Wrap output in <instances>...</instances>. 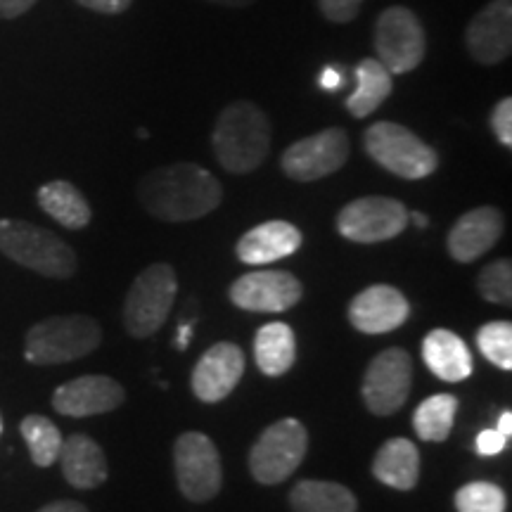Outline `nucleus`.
<instances>
[{"label":"nucleus","instance_id":"nucleus-1","mask_svg":"<svg viewBox=\"0 0 512 512\" xmlns=\"http://www.w3.org/2000/svg\"><path fill=\"white\" fill-rule=\"evenodd\" d=\"M138 200L152 219L185 223L209 216L223 202V188L204 166L181 162L159 166L143 176Z\"/></svg>","mask_w":512,"mask_h":512},{"label":"nucleus","instance_id":"nucleus-2","mask_svg":"<svg viewBox=\"0 0 512 512\" xmlns=\"http://www.w3.org/2000/svg\"><path fill=\"white\" fill-rule=\"evenodd\" d=\"M271 121L266 112L249 100L228 105L216 119L211 145L228 174H252L271 152Z\"/></svg>","mask_w":512,"mask_h":512},{"label":"nucleus","instance_id":"nucleus-3","mask_svg":"<svg viewBox=\"0 0 512 512\" xmlns=\"http://www.w3.org/2000/svg\"><path fill=\"white\" fill-rule=\"evenodd\" d=\"M102 328L91 316H50L31 325L24 337V358L34 366H60L93 354Z\"/></svg>","mask_w":512,"mask_h":512},{"label":"nucleus","instance_id":"nucleus-4","mask_svg":"<svg viewBox=\"0 0 512 512\" xmlns=\"http://www.w3.org/2000/svg\"><path fill=\"white\" fill-rule=\"evenodd\" d=\"M0 252L15 264L55 280L72 278L79 268L76 252L67 242L29 221L0 219Z\"/></svg>","mask_w":512,"mask_h":512},{"label":"nucleus","instance_id":"nucleus-5","mask_svg":"<svg viewBox=\"0 0 512 512\" xmlns=\"http://www.w3.org/2000/svg\"><path fill=\"white\" fill-rule=\"evenodd\" d=\"M363 150L389 174L420 181L439 169V155L434 147L415 136L411 128L394 121H375L363 133Z\"/></svg>","mask_w":512,"mask_h":512},{"label":"nucleus","instance_id":"nucleus-6","mask_svg":"<svg viewBox=\"0 0 512 512\" xmlns=\"http://www.w3.org/2000/svg\"><path fill=\"white\" fill-rule=\"evenodd\" d=\"M178 278L174 266L152 264L140 271L124 299V328L131 337H152L176 304Z\"/></svg>","mask_w":512,"mask_h":512},{"label":"nucleus","instance_id":"nucleus-7","mask_svg":"<svg viewBox=\"0 0 512 512\" xmlns=\"http://www.w3.org/2000/svg\"><path fill=\"white\" fill-rule=\"evenodd\" d=\"M309 451V432L297 418H283L268 425L249 451L247 465L259 484H283L299 470Z\"/></svg>","mask_w":512,"mask_h":512},{"label":"nucleus","instance_id":"nucleus-8","mask_svg":"<svg viewBox=\"0 0 512 512\" xmlns=\"http://www.w3.org/2000/svg\"><path fill=\"white\" fill-rule=\"evenodd\" d=\"M375 53L389 74H408L427 55V34L420 17L403 5L382 10L375 22Z\"/></svg>","mask_w":512,"mask_h":512},{"label":"nucleus","instance_id":"nucleus-9","mask_svg":"<svg viewBox=\"0 0 512 512\" xmlns=\"http://www.w3.org/2000/svg\"><path fill=\"white\" fill-rule=\"evenodd\" d=\"M178 491L192 503H209L223 486L219 448L202 432H183L174 444Z\"/></svg>","mask_w":512,"mask_h":512},{"label":"nucleus","instance_id":"nucleus-10","mask_svg":"<svg viewBox=\"0 0 512 512\" xmlns=\"http://www.w3.org/2000/svg\"><path fill=\"white\" fill-rule=\"evenodd\" d=\"M408 228L406 204L394 197L368 195L344 204L337 214V230L342 238L358 245H375L399 238Z\"/></svg>","mask_w":512,"mask_h":512},{"label":"nucleus","instance_id":"nucleus-11","mask_svg":"<svg viewBox=\"0 0 512 512\" xmlns=\"http://www.w3.org/2000/svg\"><path fill=\"white\" fill-rule=\"evenodd\" d=\"M413 382V358L406 349L392 347L377 354L363 375V403L373 415L387 418L408 401Z\"/></svg>","mask_w":512,"mask_h":512},{"label":"nucleus","instance_id":"nucleus-12","mask_svg":"<svg viewBox=\"0 0 512 512\" xmlns=\"http://www.w3.org/2000/svg\"><path fill=\"white\" fill-rule=\"evenodd\" d=\"M349 150V136L344 128H325L287 147L280 157V166L292 181L313 183L337 174L347 164Z\"/></svg>","mask_w":512,"mask_h":512},{"label":"nucleus","instance_id":"nucleus-13","mask_svg":"<svg viewBox=\"0 0 512 512\" xmlns=\"http://www.w3.org/2000/svg\"><path fill=\"white\" fill-rule=\"evenodd\" d=\"M230 302L256 313H283L302 302L304 285L290 271H252L230 285Z\"/></svg>","mask_w":512,"mask_h":512},{"label":"nucleus","instance_id":"nucleus-14","mask_svg":"<svg viewBox=\"0 0 512 512\" xmlns=\"http://www.w3.org/2000/svg\"><path fill=\"white\" fill-rule=\"evenodd\" d=\"M126 401L124 387L107 375H81L60 384L53 394L55 413L64 418H93L117 411Z\"/></svg>","mask_w":512,"mask_h":512},{"label":"nucleus","instance_id":"nucleus-15","mask_svg":"<svg viewBox=\"0 0 512 512\" xmlns=\"http://www.w3.org/2000/svg\"><path fill=\"white\" fill-rule=\"evenodd\" d=\"M245 375V354L238 344L219 342L204 351L192 368V394L202 403H219L233 394Z\"/></svg>","mask_w":512,"mask_h":512},{"label":"nucleus","instance_id":"nucleus-16","mask_svg":"<svg viewBox=\"0 0 512 512\" xmlns=\"http://www.w3.org/2000/svg\"><path fill=\"white\" fill-rule=\"evenodd\" d=\"M411 316V304L394 285H370L349 302V323L363 335L399 330Z\"/></svg>","mask_w":512,"mask_h":512},{"label":"nucleus","instance_id":"nucleus-17","mask_svg":"<svg viewBox=\"0 0 512 512\" xmlns=\"http://www.w3.org/2000/svg\"><path fill=\"white\" fill-rule=\"evenodd\" d=\"M465 46L475 62L491 64L503 62L512 50V3L510 0H491L465 29Z\"/></svg>","mask_w":512,"mask_h":512},{"label":"nucleus","instance_id":"nucleus-18","mask_svg":"<svg viewBox=\"0 0 512 512\" xmlns=\"http://www.w3.org/2000/svg\"><path fill=\"white\" fill-rule=\"evenodd\" d=\"M505 230L503 211L496 207H477L470 209L467 214L453 223L448 230L446 247L448 254L458 261V264H472V261L482 259L496 242L501 240Z\"/></svg>","mask_w":512,"mask_h":512},{"label":"nucleus","instance_id":"nucleus-19","mask_svg":"<svg viewBox=\"0 0 512 512\" xmlns=\"http://www.w3.org/2000/svg\"><path fill=\"white\" fill-rule=\"evenodd\" d=\"M302 247V233L287 221H266L238 240V259L247 266H266L287 259Z\"/></svg>","mask_w":512,"mask_h":512},{"label":"nucleus","instance_id":"nucleus-20","mask_svg":"<svg viewBox=\"0 0 512 512\" xmlns=\"http://www.w3.org/2000/svg\"><path fill=\"white\" fill-rule=\"evenodd\" d=\"M57 463L62 465V475L67 484L79 491L98 489L110 477L105 451L98 441L86 437V434H72V437L62 439Z\"/></svg>","mask_w":512,"mask_h":512},{"label":"nucleus","instance_id":"nucleus-21","mask_svg":"<svg viewBox=\"0 0 512 512\" xmlns=\"http://www.w3.org/2000/svg\"><path fill=\"white\" fill-rule=\"evenodd\" d=\"M425 366L444 382H463L472 375V354L456 332L437 328L422 342Z\"/></svg>","mask_w":512,"mask_h":512},{"label":"nucleus","instance_id":"nucleus-22","mask_svg":"<svg viewBox=\"0 0 512 512\" xmlns=\"http://www.w3.org/2000/svg\"><path fill=\"white\" fill-rule=\"evenodd\" d=\"M373 477L396 491H413L420 482V451L413 441H384L373 460Z\"/></svg>","mask_w":512,"mask_h":512},{"label":"nucleus","instance_id":"nucleus-23","mask_svg":"<svg viewBox=\"0 0 512 512\" xmlns=\"http://www.w3.org/2000/svg\"><path fill=\"white\" fill-rule=\"evenodd\" d=\"M38 207L67 230H83L93 219L86 195L69 181H50L36 192Z\"/></svg>","mask_w":512,"mask_h":512},{"label":"nucleus","instance_id":"nucleus-24","mask_svg":"<svg viewBox=\"0 0 512 512\" xmlns=\"http://www.w3.org/2000/svg\"><path fill=\"white\" fill-rule=\"evenodd\" d=\"M394 91L392 74L377 57H366L356 64V91L347 98V110L356 119H366L380 110Z\"/></svg>","mask_w":512,"mask_h":512},{"label":"nucleus","instance_id":"nucleus-25","mask_svg":"<svg viewBox=\"0 0 512 512\" xmlns=\"http://www.w3.org/2000/svg\"><path fill=\"white\" fill-rule=\"evenodd\" d=\"M256 366L268 377H280L297 361V337L287 323H268L254 337Z\"/></svg>","mask_w":512,"mask_h":512},{"label":"nucleus","instance_id":"nucleus-26","mask_svg":"<svg viewBox=\"0 0 512 512\" xmlns=\"http://www.w3.org/2000/svg\"><path fill=\"white\" fill-rule=\"evenodd\" d=\"M292 512H358L354 491L325 479H302L290 491Z\"/></svg>","mask_w":512,"mask_h":512},{"label":"nucleus","instance_id":"nucleus-27","mask_svg":"<svg viewBox=\"0 0 512 512\" xmlns=\"http://www.w3.org/2000/svg\"><path fill=\"white\" fill-rule=\"evenodd\" d=\"M458 396L453 394H434L415 408L413 413V430L422 441L441 444L451 437L453 422L458 415Z\"/></svg>","mask_w":512,"mask_h":512},{"label":"nucleus","instance_id":"nucleus-28","mask_svg":"<svg viewBox=\"0 0 512 512\" xmlns=\"http://www.w3.org/2000/svg\"><path fill=\"white\" fill-rule=\"evenodd\" d=\"M19 432H22L27 448L31 453L36 467H50L57 463L62 448V432L57 430L53 420L46 415H27L19 422Z\"/></svg>","mask_w":512,"mask_h":512},{"label":"nucleus","instance_id":"nucleus-29","mask_svg":"<svg viewBox=\"0 0 512 512\" xmlns=\"http://www.w3.org/2000/svg\"><path fill=\"white\" fill-rule=\"evenodd\" d=\"M458 512H505L508 510V496L501 486L494 482H470L456 491Z\"/></svg>","mask_w":512,"mask_h":512},{"label":"nucleus","instance_id":"nucleus-30","mask_svg":"<svg viewBox=\"0 0 512 512\" xmlns=\"http://www.w3.org/2000/svg\"><path fill=\"white\" fill-rule=\"evenodd\" d=\"M477 347L496 368L512 370V323L494 320L482 325L477 332Z\"/></svg>","mask_w":512,"mask_h":512},{"label":"nucleus","instance_id":"nucleus-31","mask_svg":"<svg viewBox=\"0 0 512 512\" xmlns=\"http://www.w3.org/2000/svg\"><path fill=\"white\" fill-rule=\"evenodd\" d=\"M479 297L491 304L510 306L512 302V264L510 259H496L482 268L477 278Z\"/></svg>","mask_w":512,"mask_h":512},{"label":"nucleus","instance_id":"nucleus-32","mask_svg":"<svg viewBox=\"0 0 512 512\" xmlns=\"http://www.w3.org/2000/svg\"><path fill=\"white\" fill-rule=\"evenodd\" d=\"M366 0H318V10L332 24L354 22Z\"/></svg>","mask_w":512,"mask_h":512},{"label":"nucleus","instance_id":"nucleus-33","mask_svg":"<svg viewBox=\"0 0 512 512\" xmlns=\"http://www.w3.org/2000/svg\"><path fill=\"white\" fill-rule=\"evenodd\" d=\"M489 124L498 143L503 147H512V98L496 102V107L491 110Z\"/></svg>","mask_w":512,"mask_h":512},{"label":"nucleus","instance_id":"nucleus-34","mask_svg":"<svg viewBox=\"0 0 512 512\" xmlns=\"http://www.w3.org/2000/svg\"><path fill=\"white\" fill-rule=\"evenodd\" d=\"M508 446V439L498 430H484L477 437V453L479 456H498Z\"/></svg>","mask_w":512,"mask_h":512},{"label":"nucleus","instance_id":"nucleus-35","mask_svg":"<svg viewBox=\"0 0 512 512\" xmlns=\"http://www.w3.org/2000/svg\"><path fill=\"white\" fill-rule=\"evenodd\" d=\"M81 8L100 12V15H121L131 8L133 0H76Z\"/></svg>","mask_w":512,"mask_h":512},{"label":"nucleus","instance_id":"nucleus-36","mask_svg":"<svg viewBox=\"0 0 512 512\" xmlns=\"http://www.w3.org/2000/svg\"><path fill=\"white\" fill-rule=\"evenodd\" d=\"M38 0H0V19H17L29 12Z\"/></svg>","mask_w":512,"mask_h":512},{"label":"nucleus","instance_id":"nucleus-37","mask_svg":"<svg viewBox=\"0 0 512 512\" xmlns=\"http://www.w3.org/2000/svg\"><path fill=\"white\" fill-rule=\"evenodd\" d=\"M36 512H91L79 501H53Z\"/></svg>","mask_w":512,"mask_h":512},{"label":"nucleus","instance_id":"nucleus-38","mask_svg":"<svg viewBox=\"0 0 512 512\" xmlns=\"http://www.w3.org/2000/svg\"><path fill=\"white\" fill-rule=\"evenodd\" d=\"M320 86H323L325 91H337V88L342 86V74H339L335 67H328L320 74Z\"/></svg>","mask_w":512,"mask_h":512},{"label":"nucleus","instance_id":"nucleus-39","mask_svg":"<svg viewBox=\"0 0 512 512\" xmlns=\"http://www.w3.org/2000/svg\"><path fill=\"white\" fill-rule=\"evenodd\" d=\"M496 430L501 432L505 439L512 437V413H510V411H503V413H501V418H498V427H496Z\"/></svg>","mask_w":512,"mask_h":512},{"label":"nucleus","instance_id":"nucleus-40","mask_svg":"<svg viewBox=\"0 0 512 512\" xmlns=\"http://www.w3.org/2000/svg\"><path fill=\"white\" fill-rule=\"evenodd\" d=\"M207 3L223 5V8H247V5H252L254 0H207Z\"/></svg>","mask_w":512,"mask_h":512},{"label":"nucleus","instance_id":"nucleus-41","mask_svg":"<svg viewBox=\"0 0 512 512\" xmlns=\"http://www.w3.org/2000/svg\"><path fill=\"white\" fill-rule=\"evenodd\" d=\"M408 221H413L418 228L430 226V219H427V216L422 214V211H408Z\"/></svg>","mask_w":512,"mask_h":512},{"label":"nucleus","instance_id":"nucleus-42","mask_svg":"<svg viewBox=\"0 0 512 512\" xmlns=\"http://www.w3.org/2000/svg\"><path fill=\"white\" fill-rule=\"evenodd\" d=\"M188 337H190V325H183V328L178 330V349L188 347Z\"/></svg>","mask_w":512,"mask_h":512},{"label":"nucleus","instance_id":"nucleus-43","mask_svg":"<svg viewBox=\"0 0 512 512\" xmlns=\"http://www.w3.org/2000/svg\"><path fill=\"white\" fill-rule=\"evenodd\" d=\"M0 434H3V413H0Z\"/></svg>","mask_w":512,"mask_h":512}]
</instances>
